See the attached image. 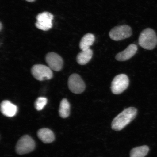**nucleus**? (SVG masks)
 <instances>
[{
	"label": "nucleus",
	"instance_id": "1",
	"mask_svg": "<svg viewBox=\"0 0 157 157\" xmlns=\"http://www.w3.org/2000/svg\"><path fill=\"white\" fill-rule=\"evenodd\" d=\"M137 114V110L135 107L125 109L113 119L111 124L112 128L116 131L122 130L135 118Z\"/></svg>",
	"mask_w": 157,
	"mask_h": 157
},
{
	"label": "nucleus",
	"instance_id": "2",
	"mask_svg": "<svg viewBox=\"0 0 157 157\" xmlns=\"http://www.w3.org/2000/svg\"><path fill=\"white\" fill-rule=\"evenodd\" d=\"M139 44L146 50H152L157 45V36L153 29L147 28L141 33L139 38Z\"/></svg>",
	"mask_w": 157,
	"mask_h": 157
},
{
	"label": "nucleus",
	"instance_id": "3",
	"mask_svg": "<svg viewBox=\"0 0 157 157\" xmlns=\"http://www.w3.org/2000/svg\"><path fill=\"white\" fill-rule=\"evenodd\" d=\"M35 146L34 140L29 135H24L17 142L16 146V152L20 155L28 154L34 150Z\"/></svg>",
	"mask_w": 157,
	"mask_h": 157
},
{
	"label": "nucleus",
	"instance_id": "4",
	"mask_svg": "<svg viewBox=\"0 0 157 157\" xmlns=\"http://www.w3.org/2000/svg\"><path fill=\"white\" fill-rule=\"evenodd\" d=\"M132 35L131 27L127 25L116 26L109 33L110 38L115 41H120L129 38Z\"/></svg>",
	"mask_w": 157,
	"mask_h": 157
},
{
	"label": "nucleus",
	"instance_id": "5",
	"mask_svg": "<svg viewBox=\"0 0 157 157\" xmlns=\"http://www.w3.org/2000/svg\"><path fill=\"white\" fill-rule=\"evenodd\" d=\"M31 72L34 78L39 81L50 80L53 76L52 70L44 65H35L31 68Z\"/></svg>",
	"mask_w": 157,
	"mask_h": 157
},
{
	"label": "nucleus",
	"instance_id": "6",
	"mask_svg": "<svg viewBox=\"0 0 157 157\" xmlns=\"http://www.w3.org/2000/svg\"><path fill=\"white\" fill-rule=\"evenodd\" d=\"M129 80L127 76L121 74L116 76L112 82L111 90L115 95L122 93L128 87Z\"/></svg>",
	"mask_w": 157,
	"mask_h": 157
},
{
	"label": "nucleus",
	"instance_id": "7",
	"mask_svg": "<svg viewBox=\"0 0 157 157\" xmlns=\"http://www.w3.org/2000/svg\"><path fill=\"white\" fill-rule=\"evenodd\" d=\"M53 18L54 16L48 12L39 13L36 17L37 21L35 23V26L41 30L48 31L52 27Z\"/></svg>",
	"mask_w": 157,
	"mask_h": 157
},
{
	"label": "nucleus",
	"instance_id": "8",
	"mask_svg": "<svg viewBox=\"0 0 157 157\" xmlns=\"http://www.w3.org/2000/svg\"><path fill=\"white\" fill-rule=\"evenodd\" d=\"M68 84L69 89L74 94H81L84 91L86 88L83 80L79 75L76 74H71L70 76Z\"/></svg>",
	"mask_w": 157,
	"mask_h": 157
},
{
	"label": "nucleus",
	"instance_id": "9",
	"mask_svg": "<svg viewBox=\"0 0 157 157\" xmlns=\"http://www.w3.org/2000/svg\"><path fill=\"white\" fill-rule=\"evenodd\" d=\"M46 61L49 67L56 71H60L63 65V61L59 55L54 52H49L46 55Z\"/></svg>",
	"mask_w": 157,
	"mask_h": 157
},
{
	"label": "nucleus",
	"instance_id": "10",
	"mask_svg": "<svg viewBox=\"0 0 157 157\" xmlns=\"http://www.w3.org/2000/svg\"><path fill=\"white\" fill-rule=\"evenodd\" d=\"M137 47L136 44L129 45L125 50L119 53L116 56V59L119 61H125L129 59L136 54Z\"/></svg>",
	"mask_w": 157,
	"mask_h": 157
},
{
	"label": "nucleus",
	"instance_id": "11",
	"mask_svg": "<svg viewBox=\"0 0 157 157\" xmlns=\"http://www.w3.org/2000/svg\"><path fill=\"white\" fill-rule=\"evenodd\" d=\"M1 111L2 114L5 116L12 117L16 115L17 108L10 101L5 100L2 101L1 104Z\"/></svg>",
	"mask_w": 157,
	"mask_h": 157
},
{
	"label": "nucleus",
	"instance_id": "12",
	"mask_svg": "<svg viewBox=\"0 0 157 157\" xmlns=\"http://www.w3.org/2000/svg\"><path fill=\"white\" fill-rule=\"evenodd\" d=\"M37 135L39 138L45 143H51L55 140L53 132L48 128H43L39 129L37 133Z\"/></svg>",
	"mask_w": 157,
	"mask_h": 157
},
{
	"label": "nucleus",
	"instance_id": "13",
	"mask_svg": "<svg viewBox=\"0 0 157 157\" xmlns=\"http://www.w3.org/2000/svg\"><path fill=\"white\" fill-rule=\"evenodd\" d=\"M93 51L91 49L82 51L77 55L76 61L81 65H84L88 63L93 56Z\"/></svg>",
	"mask_w": 157,
	"mask_h": 157
},
{
	"label": "nucleus",
	"instance_id": "14",
	"mask_svg": "<svg viewBox=\"0 0 157 157\" xmlns=\"http://www.w3.org/2000/svg\"><path fill=\"white\" fill-rule=\"evenodd\" d=\"M95 40L94 35L88 33L84 35L80 41L79 48L82 51L90 49V46L94 44Z\"/></svg>",
	"mask_w": 157,
	"mask_h": 157
},
{
	"label": "nucleus",
	"instance_id": "15",
	"mask_svg": "<svg viewBox=\"0 0 157 157\" xmlns=\"http://www.w3.org/2000/svg\"><path fill=\"white\" fill-rule=\"evenodd\" d=\"M70 105L68 100L64 98L61 101L59 113L60 116L63 118H66L70 114Z\"/></svg>",
	"mask_w": 157,
	"mask_h": 157
},
{
	"label": "nucleus",
	"instance_id": "16",
	"mask_svg": "<svg viewBox=\"0 0 157 157\" xmlns=\"http://www.w3.org/2000/svg\"><path fill=\"white\" fill-rule=\"evenodd\" d=\"M149 147L148 146H143L135 147L131 150L130 157H144L149 152Z\"/></svg>",
	"mask_w": 157,
	"mask_h": 157
},
{
	"label": "nucleus",
	"instance_id": "17",
	"mask_svg": "<svg viewBox=\"0 0 157 157\" xmlns=\"http://www.w3.org/2000/svg\"><path fill=\"white\" fill-rule=\"evenodd\" d=\"M48 102V99L44 97L37 98L35 103V107L37 111L42 110Z\"/></svg>",
	"mask_w": 157,
	"mask_h": 157
},
{
	"label": "nucleus",
	"instance_id": "18",
	"mask_svg": "<svg viewBox=\"0 0 157 157\" xmlns=\"http://www.w3.org/2000/svg\"><path fill=\"white\" fill-rule=\"evenodd\" d=\"M25 1L29 2H34L35 0H25Z\"/></svg>",
	"mask_w": 157,
	"mask_h": 157
},
{
	"label": "nucleus",
	"instance_id": "19",
	"mask_svg": "<svg viewBox=\"0 0 157 157\" xmlns=\"http://www.w3.org/2000/svg\"><path fill=\"white\" fill-rule=\"evenodd\" d=\"M2 23H0V29H1V31L2 30Z\"/></svg>",
	"mask_w": 157,
	"mask_h": 157
}]
</instances>
